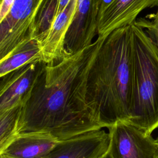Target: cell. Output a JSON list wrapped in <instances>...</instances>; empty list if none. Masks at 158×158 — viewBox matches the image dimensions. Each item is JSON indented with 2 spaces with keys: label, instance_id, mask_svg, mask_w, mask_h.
<instances>
[{
  "label": "cell",
  "instance_id": "1",
  "mask_svg": "<svg viewBox=\"0 0 158 158\" xmlns=\"http://www.w3.org/2000/svg\"><path fill=\"white\" fill-rule=\"evenodd\" d=\"M105 39L98 37L77 52L46 65L23 104L16 135L44 133L61 141L102 128L86 95L89 70Z\"/></svg>",
  "mask_w": 158,
  "mask_h": 158
},
{
  "label": "cell",
  "instance_id": "2",
  "mask_svg": "<svg viewBox=\"0 0 158 158\" xmlns=\"http://www.w3.org/2000/svg\"><path fill=\"white\" fill-rule=\"evenodd\" d=\"M133 96L131 25L106 38L89 72L86 103L102 128L131 118Z\"/></svg>",
  "mask_w": 158,
  "mask_h": 158
},
{
  "label": "cell",
  "instance_id": "3",
  "mask_svg": "<svg viewBox=\"0 0 158 158\" xmlns=\"http://www.w3.org/2000/svg\"><path fill=\"white\" fill-rule=\"evenodd\" d=\"M133 96L130 123L152 135L158 128V48L144 31L131 25Z\"/></svg>",
  "mask_w": 158,
  "mask_h": 158
},
{
  "label": "cell",
  "instance_id": "4",
  "mask_svg": "<svg viewBox=\"0 0 158 158\" xmlns=\"http://www.w3.org/2000/svg\"><path fill=\"white\" fill-rule=\"evenodd\" d=\"M43 0H15L0 22V60L33 39L35 19Z\"/></svg>",
  "mask_w": 158,
  "mask_h": 158
},
{
  "label": "cell",
  "instance_id": "5",
  "mask_svg": "<svg viewBox=\"0 0 158 158\" xmlns=\"http://www.w3.org/2000/svg\"><path fill=\"white\" fill-rule=\"evenodd\" d=\"M107 128L108 151L112 158H155L156 145L152 135L128 121H118Z\"/></svg>",
  "mask_w": 158,
  "mask_h": 158
},
{
  "label": "cell",
  "instance_id": "6",
  "mask_svg": "<svg viewBox=\"0 0 158 158\" xmlns=\"http://www.w3.org/2000/svg\"><path fill=\"white\" fill-rule=\"evenodd\" d=\"M104 2V0H78L65 40V48L69 55L93 43V38L98 35L99 14Z\"/></svg>",
  "mask_w": 158,
  "mask_h": 158
},
{
  "label": "cell",
  "instance_id": "7",
  "mask_svg": "<svg viewBox=\"0 0 158 158\" xmlns=\"http://www.w3.org/2000/svg\"><path fill=\"white\" fill-rule=\"evenodd\" d=\"M46 65L41 60H37L1 77L0 112L25 102Z\"/></svg>",
  "mask_w": 158,
  "mask_h": 158
},
{
  "label": "cell",
  "instance_id": "8",
  "mask_svg": "<svg viewBox=\"0 0 158 158\" xmlns=\"http://www.w3.org/2000/svg\"><path fill=\"white\" fill-rule=\"evenodd\" d=\"M158 6V0H110L100 12L98 37L106 38L113 31L135 23L148 8Z\"/></svg>",
  "mask_w": 158,
  "mask_h": 158
},
{
  "label": "cell",
  "instance_id": "9",
  "mask_svg": "<svg viewBox=\"0 0 158 158\" xmlns=\"http://www.w3.org/2000/svg\"><path fill=\"white\" fill-rule=\"evenodd\" d=\"M109 143V133L102 128L59 141L48 158H98Z\"/></svg>",
  "mask_w": 158,
  "mask_h": 158
},
{
  "label": "cell",
  "instance_id": "10",
  "mask_svg": "<svg viewBox=\"0 0 158 158\" xmlns=\"http://www.w3.org/2000/svg\"><path fill=\"white\" fill-rule=\"evenodd\" d=\"M78 0H70L65 9L39 42L41 60L46 64L60 62L69 55L65 48V40L70 23L76 12Z\"/></svg>",
  "mask_w": 158,
  "mask_h": 158
},
{
  "label": "cell",
  "instance_id": "11",
  "mask_svg": "<svg viewBox=\"0 0 158 158\" xmlns=\"http://www.w3.org/2000/svg\"><path fill=\"white\" fill-rule=\"evenodd\" d=\"M59 141L52 136L40 132L15 135L1 149L4 158H48Z\"/></svg>",
  "mask_w": 158,
  "mask_h": 158
},
{
  "label": "cell",
  "instance_id": "12",
  "mask_svg": "<svg viewBox=\"0 0 158 158\" xmlns=\"http://www.w3.org/2000/svg\"><path fill=\"white\" fill-rule=\"evenodd\" d=\"M37 60H41L40 44L36 39H33L17 49L6 59L0 60V77Z\"/></svg>",
  "mask_w": 158,
  "mask_h": 158
},
{
  "label": "cell",
  "instance_id": "13",
  "mask_svg": "<svg viewBox=\"0 0 158 158\" xmlns=\"http://www.w3.org/2000/svg\"><path fill=\"white\" fill-rule=\"evenodd\" d=\"M61 0H43L37 13L34 28L33 39L38 43L45 36L59 15Z\"/></svg>",
  "mask_w": 158,
  "mask_h": 158
},
{
  "label": "cell",
  "instance_id": "14",
  "mask_svg": "<svg viewBox=\"0 0 158 158\" xmlns=\"http://www.w3.org/2000/svg\"><path fill=\"white\" fill-rule=\"evenodd\" d=\"M23 104L0 112V149L16 135L18 121Z\"/></svg>",
  "mask_w": 158,
  "mask_h": 158
},
{
  "label": "cell",
  "instance_id": "15",
  "mask_svg": "<svg viewBox=\"0 0 158 158\" xmlns=\"http://www.w3.org/2000/svg\"><path fill=\"white\" fill-rule=\"evenodd\" d=\"M134 24L141 27L158 48V7L155 13L138 18Z\"/></svg>",
  "mask_w": 158,
  "mask_h": 158
},
{
  "label": "cell",
  "instance_id": "16",
  "mask_svg": "<svg viewBox=\"0 0 158 158\" xmlns=\"http://www.w3.org/2000/svg\"><path fill=\"white\" fill-rule=\"evenodd\" d=\"M15 0H1L0 4V22L7 15L14 4Z\"/></svg>",
  "mask_w": 158,
  "mask_h": 158
},
{
  "label": "cell",
  "instance_id": "17",
  "mask_svg": "<svg viewBox=\"0 0 158 158\" xmlns=\"http://www.w3.org/2000/svg\"><path fill=\"white\" fill-rule=\"evenodd\" d=\"M98 158H112V157L110 154L109 153V151L107 150L104 154H103L102 156H101Z\"/></svg>",
  "mask_w": 158,
  "mask_h": 158
},
{
  "label": "cell",
  "instance_id": "18",
  "mask_svg": "<svg viewBox=\"0 0 158 158\" xmlns=\"http://www.w3.org/2000/svg\"><path fill=\"white\" fill-rule=\"evenodd\" d=\"M155 158H158V146H157V145H156V149Z\"/></svg>",
  "mask_w": 158,
  "mask_h": 158
},
{
  "label": "cell",
  "instance_id": "19",
  "mask_svg": "<svg viewBox=\"0 0 158 158\" xmlns=\"http://www.w3.org/2000/svg\"><path fill=\"white\" fill-rule=\"evenodd\" d=\"M154 141H155L156 145L158 146V136H157V137L156 139H154Z\"/></svg>",
  "mask_w": 158,
  "mask_h": 158
},
{
  "label": "cell",
  "instance_id": "20",
  "mask_svg": "<svg viewBox=\"0 0 158 158\" xmlns=\"http://www.w3.org/2000/svg\"><path fill=\"white\" fill-rule=\"evenodd\" d=\"M0 158H4V157H0Z\"/></svg>",
  "mask_w": 158,
  "mask_h": 158
}]
</instances>
